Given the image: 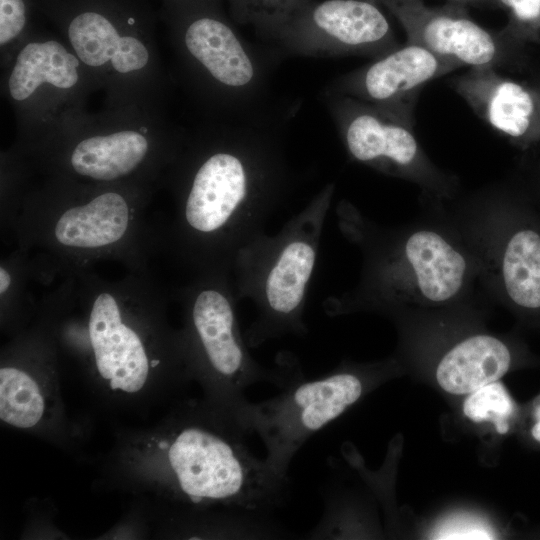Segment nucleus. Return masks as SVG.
Listing matches in <instances>:
<instances>
[{
    "instance_id": "nucleus-18",
    "label": "nucleus",
    "mask_w": 540,
    "mask_h": 540,
    "mask_svg": "<svg viewBox=\"0 0 540 540\" xmlns=\"http://www.w3.org/2000/svg\"><path fill=\"white\" fill-rule=\"evenodd\" d=\"M503 287L517 307L540 310V229L522 225L507 237L501 258Z\"/></svg>"
},
{
    "instance_id": "nucleus-19",
    "label": "nucleus",
    "mask_w": 540,
    "mask_h": 540,
    "mask_svg": "<svg viewBox=\"0 0 540 540\" xmlns=\"http://www.w3.org/2000/svg\"><path fill=\"white\" fill-rule=\"evenodd\" d=\"M44 399L36 381L24 370L0 369V418L18 428L35 426L43 416Z\"/></svg>"
},
{
    "instance_id": "nucleus-20",
    "label": "nucleus",
    "mask_w": 540,
    "mask_h": 540,
    "mask_svg": "<svg viewBox=\"0 0 540 540\" xmlns=\"http://www.w3.org/2000/svg\"><path fill=\"white\" fill-rule=\"evenodd\" d=\"M233 17L240 23L272 36L312 0H226Z\"/></svg>"
},
{
    "instance_id": "nucleus-17",
    "label": "nucleus",
    "mask_w": 540,
    "mask_h": 540,
    "mask_svg": "<svg viewBox=\"0 0 540 540\" xmlns=\"http://www.w3.org/2000/svg\"><path fill=\"white\" fill-rule=\"evenodd\" d=\"M511 354L499 339L476 335L465 339L441 359L436 378L452 394H467L497 381L509 369Z\"/></svg>"
},
{
    "instance_id": "nucleus-15",
    "label": "nucleus",
    "mask_w": 540,
    "mask_h": 540,
    "mask_svg": "<svg viewBox=\"0 0 540 540\" xmlns=\"http://www.w3.org/2000/svg\"><path fill=\"white\" fill-rule=\"evenodd\" d=\"M183 43L190 56L219 84L242 88L254 79L255 67L240 39L213 11L194 10L186 16Z\"/></svg>"
},
{
    "instance_id": "nucleus-2",
    "label": "nucleus",
    "mask_w": 540,
    "mask_h": 540,
    "mask_svg": "<svg viewBox=\"0 0 540 540\" xmlns=\"http://www.w3.org/2000/svg\"><path fill=\"white\" fill-rule=\"evenodd\" d=\"M148 196L136 183L81 184L26 199L13 222L21 251L49 254L59 273L114 259L146 271L149 252L161 246V230L146 220Z\"/></svg>"
},
{
    "instance_id": "nucleus-10",
    "label": "nucleus",
    "mask_w": 540,
    "mask_h": 540,
    "mask_svg": "<svg viewBox=\"0 0 540 540\" xmlns=\"http://www.w3.org/2000/svg\"><path fill=\"white\" fill-rule=\"evenodd\" d=\"M458 67L461 65L453 60L407 42L347 77L343 94L413 124V108L421 88Z\"/></svg>"
},
{
    "instance_id": "nucleus-14",
    "label": "nucleus",
    "mask_w": 540,
    "mask_h": 540,
    "mask_svg": "<svg viewBox=\"0 0 540 540\" xmlns=\"http://www.w3.org/2000/svg\"><path fill=\"white\" fill-rule=\"evenodd\" d=\"M155 154L147 132L122 128L79 138L64 152L62 166L81 184H129L136 183Z\"/></svg>"
},
{
    "instance_id": "nucleus-4",
    "label": "nucleus",
    "mask_w": 540,
    "mask_h": 540,
    "mask_svg": "<svg viewBox=\"0 0 540 540\" xmlns=\"http://www.w3.org/2000/svg\"><path fill=\"white\" fill-rule=\"evenodd\" d=\"M184 420L164 443L176 492L194 505L273 513L288 500L290 479L255 456L247 433L228 411Z\"/></svg>"
},
{
    "instance_id": "nucleus-8",
    "label": "nucleus",
    "mask_w": 540,
    "mask_h": 540,
    "mask_svg": "<svg viewBox=\"0 0 540 540\" xmlns=\"http://www.w3.org/2000/svg\"><path fill=\"white\" fill-rule=\"evenodd\" d=\"M272 37L306 56L381 57L398 48L388 18L371 0L312 1Z\"/></svg>"
},
{
    "instance_id": "nucleus-16",
    "label": "nucleus",
    "mask_w": 540,
    "mask_h": 540,
    "mask_svg": "<svg viewBox=\"0 0 540 540\" xmlns=\"http://www.w3.org/2000/svg\"><path fill=\"white\" fill-rule=\"evenodd\" d=\"M82 63L61 42L35 40L19 50L8 77V92L17 102L31 99L42 88L70 90L79 82Z\"/></svg>"
},
{
    "instance_id": "nucleus-24",
    "label": "nucleus",
    "mask_w": 540,
    "mask_h": 540,
    "mask_svg": "<svg viewBox=\"0 0 540 540\" xmlns=\"http://www.w3.org/2000/svg\"><path fill=\"white\" fill-rule=\"evenodd\" d=\"M435 539H493V534L478 520L454 518L446 521L434 534Z\"/></svg>"
},
{
    "instance_id": "nucleus-23",
    "label": "nucleus",
    "mask_w": 540,
    "mask_h": 540,
    "mask_svg": "<svg viewBox=\"0 0 540 540\" xmlns=\"http://www.w3.org/2000/svg\"><path fill=\"white\" fill-rule=\"evenodd\" d=\"M28 0H0V44L18 39L28 24Z\"/></svg>"
},
{
    "instance_id": "nucleus-1",
    "label": "nucleus",
    "mask_w": 540,
    "mask_h": 540,
    "mask_svg": "<svg viewBox=\"0 0 540 540\" xmlns=\"http://www.w3.org/2000/svg\"><path fill=\"white\" fill-rule=\"evenodd\" d=\"M275 202V175L263 153L210 147L188 164L162 246L195 273L231 271L238 250L264 232Z\"/></svg>"
},
{
    "instance_id": "nucleus-28",
    "label": "nucleus",
    "mask_w": 540,
    "mask_h": 540,
    "mask_svg": "<svg viewBox=\"0 0 540 540\" xmlns=\"http://www.w3.org/2000/svg\"><path fill=\"white\" fill-rule=\"evenodd\" d=\"M171 2L180 1V0H170Z\"/></svg>"
},
{
    "instance_id": "nucleus-12",
    "label": "nucleus",
    "mask_w": 540,
    "mask_h": 540,
    "mask_svg": "<svg viewBox=\"0 0 540 540\" xmlns=\"http://www.w3.org/2000/svg\"><path fill=\"white\" fill-rule=\"evenodd\" d=\"M457 3L428 7L420 1L390 12L403 27L407 42L461 66L495 67L500 57L497 39Z\"/></svg>"
},
{
    "instance_id": "nucleus-5",
    "label": "nucleus",
    "mask_w": 540,
    "mask_h": 540,
    "mask_svg": "<svg viewBox=\"0 0 540 540\" xmlns=\"http://www.w3.org/2000/svg\"><path fill=\"white\" fill-rule=\"evenodd\" d=\"M176 295L184 308L186 361L209 385L218 407L234 416L247 401L249 387L269 383L282 389L302 372L289 351L280 352L269 368L251 355L239 323L231 271L196 273Z\"/></svg>"
},
{
    "instance_id": "nucleus-25",
    "label": "nucleus",
    "mask_w": 540,
    "mask_h": 540,
    "mask_svg": "<svg viewBox=\"0 0 540 540\" xmlns=\"http://www.w3.org/2000/svg\"><path fill=\"white\" fill-rule=\"evenodd\" d=\"M376 1L383 4L389 11H391L392 9L408 6V5L423 1V0H376Z\"/></svg>"
},
{
    "instance_id": "nucleus-7",
    "label": "nucleus",
    "mask_w": 540,
    "mask_h": 540,
    "mask_svg": "<svg viewBox=\"0 0 540 540\" xmlns=\"http://www.w3.org/2000/svg\"><path fill=\"white\" fill-rule=\"evenodd\" d=\"M365 388L363 375L345 365L313 379L301 372L279 394L260 402L247 400L234 417L248 435L261 439L265 460L288 476L301 447L355 404Z\"/></svg>"
},
{
    "instance_id": "nucleus-22",
    "label": "nucleus",
    "mask_w": 540,
    "mask_h": 540,
    "mask_svg": "<svg viewBox=\"0 0 540 540\" xmlns=\"http://www.w3.org/2000/svg\"><path fill=\"white\" fill-rule=\"evenodd\" d=\"M507 12L500 32L508 38L540 44V0H498Z\"/></svg>"
},
{
    "instance_id": "nucleus-11",
    "label": "nucleus",
    "mask_w": 540,
    "mask_h": 540,
    "mask_svg": "<svg viewBox=\"0 0 540 540\" xmlns=\"http://www.w3.org/2000/svg\"><path fill=\"white\" fill-rule=\"evenodd\" d=\"M334 108L345 147L356 161L391 174H409L423 163L413 124L349 96Z\"/></svg>"
},
{
    "instance_id": "nucleus-26",
    "label": "nucleus",
    "mask_w": 540,
    "mask_h": 540,
    "mask_svg": "<svg viewBox=\"0 0 540 540\" xmlns=\"http://www.w3.org/2000/svg\"><path fill=\"white\" fill-rule=\"evenodd\" d=\"M536 423L532 428V436L535 440L540 442V404L537 406L535 411Z\"/></svg>"
},
{
    "instance_id": "nucleus-27",
    "label": "nucleus",
    "mask_w": 540,
    "mask_h": 540,
    "mask_svg": "<svg viewBox=\"0 0 540 540\" xmlns=\"http://www.w3.org/2000/svg\"><path fill=\"white\" fill-rule=\"evenodd\" d=\"M454 1L458 3H464V2H475V1H480V0H454Z\"/></svg>"
},
{
    "instance_id": "nucleus-6",
    "label": "nucleus",
    "mask_w": 540,
    "mask_h": 540,
    "mask_svg": "<svg viewBox=\"0 0 540 540\" xmlns=\"http://www.w3.org/2000/svg\"><path fill=\"white\" fill-rule=\"evenodd\" d=\"M64 274L57 290L84 313L85 332L95 367L113 390L138 392L146 383L151 367L142 332L134 323L135 314L154 286L146 271L117 281H106L88 271Z\"/></svg>"
},
{
    "instance_id": "nucleus-3",
    "label": "nucleus",
    "mask_w": 540,
    "mask_h": 540,
    "mask_svg": "<svg viewBox=\"0 0 540 540\" xmlns=\"http://www.w3.org/2000/svg\"><path fill=\"white\" fill-rule=\"evenodd\" d=\"M334 192V183L326 184L278 233L262 232L236 253L231 275L237 299L250 300L256 310L244 333L250 348L307 334L305 306Z\"/></svg>"
},
{
    "instance_id": "nucleus-9",
    "label": "nucleus",
    "mask_w": 540,
    "mask_h": 540,
    "mask_svg": "<svg viewBox=\"0 0 540 540\" xmlns=\"http://www.w3.org/2000/svg\"><path fill=\"white\" fill-rule=\"evenodd\" d=\"M66 35L80 62L102 72L132 76L150 62L138 33L143 10L131 0H68L60 8Z\"/></svg>"
},
{
    "instance_id": "nucleus-13",
    "label": "nucleus",
    "mask_w": 540,
    "mask_h": 540,
    "mask_svg": "<svg viewBox=\"0 0 540 540\" xmlns=\"http://www.w3.org/2000/svg\"><path fill=\"white\" fill-rule=\"evenodd\" d=\"M452 86L480 118L521 147L540 141V96L534 90L494 66L471 67Z\"/></svg>"
},
{
    "instance_id": "nucleus-21",
    "label": "nucleus",
    "mask_w": 540,
    "mask_h": 540,
    "mask_svg": "<svg viewBox=\"0 0 540 540\" xmlns=\"http://www.w3.org/2000/svg\"><path fill=\"white\" fill-rule=\"evenodd\" d=\"M514 411V403L506 388L495 381L470 393L463 405V412L474 422L490 421L497 431H508L507 419Z\"/></svg>"
}]
</instances>
